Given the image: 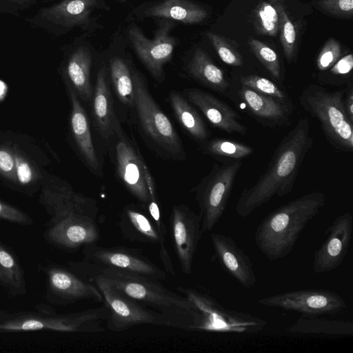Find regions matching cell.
<instances>
[{
    "label": "cell",
    "instance_id": "obj_33",
    "mask_svg": "<svg viewBox=\"0 0 353 353\" xmlns=\"http://www.w3.org/2000/svg\"><path fill=\"white\" fill-rule=\"evenodd\" d=\"M279 14V29H280L281 42L285 57L288 62L294 60L296 52V30L294 23L290 19L281 2L273 1Z\"/></svg>",
    "mask_w": 353,
    "mask_h": 353
},
{
    "label": "cell",
    "instance_id": "obj_11",
    "mask_svg": "<svg viewBox=\"0 0 353 353\" xmlns=\"http://www.w3.org/2000/svg\"><path fill=\"white\" fill-rule=\"evenodd\" d=\"M114 129V161L117 174L125 188L146 209L150 201L147 178L150 171L139 150L122 130Z\"/></svg>",
    "mask_w": 353,
    "mask_h": 353
},
{
    "label": "cell",
    "instance_id": "obj_18",
    "mask_svg": "<svg viewBox=\"0 0 353 353\" xmlns=\"http://www.w3.org/2000/svg\"><path fill=\"white\" fill-rule=\"evenodd\" d=\"M183 96L214 128L230 134H246L247 128L241 122V116L219 98L199 88L185 89Z\"/></svg>",
    "mask_w": 353,
    "mask_h": 353
},
{
    "label": "cell",
    "instance_id": "obj_46",
    "mask_svg": "<svg viewBox=\"0 0 353 353\" xmlns=\"http://www.w3.org/2000/svg\"><path fill=\"white\" fill-rule=\"evenodd\" d=\"M9 1L22 3V2H25V1H29V0H9Z\"/></svg>",
    "mask_w": 353,
    "mask_h": 353
},
{
    "label": "cell",
    "instance_id": "obj_35",
    "mask_svg": "<svg viewBox=\"0 0 353 353\" xmlns=\"http://www.w3.org/2000/svg\"><path fill=\"white\" fill-rule=\"evenodd\" d=\"M249 46L258 60L277 81L281 79V68L279 57L276 52L265 43L250 38Z\"/></svg>",
    "mask_w": 353,
    "mask_h": 353
},
{
    "label": "cell",
    "instance_id": "obj_28",
    "mask_svg": "<svg viewBox=\"0 0 353 353\" xmlns=\"http://www.w3.org/2000/svg\"><path fill=\"white\" fill-rule=\"evenodd\" d=\"M168 99L178 123L187 134L199 144L207 141L210 132L194 106L176 90L170 92Z\"/></svg>",
    "mask_w": 353,
    "mask_h": 353
},
{
    "label": "cell",
    "instance_id": "obj_44",
    "mask_svg": "<svg viewBox=\"0 0 353 353\" xmlns=\"http://www.w3.org/2000/svg\"><path fill=\"white\" fill-rule=\"evenodd\" d=\"M343 103L350 120L353 122V88L352 85L345 88Z\"/></svg>",
    "mask_w": 353,
    "mask_h": 353
},
{
    "label": "cell",
    "instance_id": "obj_7",
    "mask_svg": "<svg viewBox=\"0 0 353 353\" xmlns=\"http://www.w3.org/2000/svg\"><path fill=\"white\" fill-rule=\"evenodd\" d=\"M345 89L330 91L316 84L307 85L299 95L303 110L319 121L329 143L341 152L353 150V122L345 111Z\"/></svg>",
    "mask_w": 353,
    "mask_h": 353
},
{
    "label": "cell",
    "instance_id": "obj_29",
    "mask_svg": "<svg viewBox=\"0 0 353 353\" xmlns=\"http://www.w3.org/2000/svg\"><path fill=\"white\" fill-rule=\"evenodd\" d=\"M0 287L10 296L27 293L25 271L18 256L0 240Z\"/></svg>",
    "mask_w": 353,
    "mask_h": 353
},
{
    "label": "cell",
    "instance_id": "obj_45",
    "mask_svg": "<svg viewBox=\"0 0 353 353\" xmlns=\"http://www.w3.org/2000/svg\"><path fill=\"white\" fill-rule=\"evenodd\" d=\"M8 89V88L7 84L3 81L0 79V102L5 99L7 95Z\"/></svg>",
    "mask_w": 353,
    "mask_h": 353
},
{
    "label": "cell",
    "instance_id": "obj_42",
    "mask_svg": "<svg viewBox=\"0 0 353 353\" xmlns=\"http://www.w3.org/2000/svg\"><path fill=\"white\" fill-rule=\"evenodd\" d=\"M0 175L16 183L15 159L13 148L0 145Z\"/></svg>",
    "mask_w": 353,
    "mask_h": 353
},
{
    "label": "cell",
    "instance_id": "obj_22",
    "mask_svg": "<svg viewBox=\"0 0 353 353\" xmlns=\"http://www.w3.org/2000/svg\"><path fill=\"white\" fill-rule=\"evenodd\" d=\"M110 85L108 71L103 65L98 70L91 103L94 125L100 135L108 140L112 138L114 129L119 125Z\"/></svg>",
    "mask_w": 353,
    "mask_h": 353
},
{
    "label": "cell",
    "instance_id": "obj_40",
    "mask_svg": "<svg viewBox=\"0 0 353 353\" xmlns=\"http://www.w3.org/2000/svg\"><path fill=\"white\" fill-rule=\"evenodd\" d=\"M0 220L21 226H29L33 223V220L26 212L1 200Z\"/></svg>",
    "mask_w": 353,
    "mask_h": 353
},
{
    "label": "cell",
    "instance_id": "obj_4",
    "mask_svg": "<svg viewBox=\"0 0 353 353\" xmlns=\"http://www.w3.org/2000/svg\"><path fill=\"white\" fill-rule=\"evenodd\" d=\"M325 203V194L314 191L269 213L258 225L254 233L259 250L272 261L288 255L305 225Z\"/></svg>",
    "mask_w": 353,
    "mask_h": 353
},
{
    "label": "cell",
    "instance_id": "obj_14",
    "mask_svg": "<svg viewBox=\"0 0 353 353\" xmlns=\"http://www.w3.org/2000/svg\"><path fill=\"white\" fill-rule=\"evenodd\" d=\"M174 26V21L164 19L160 22L152 40L146 37L136 25L128 28V38L137 57L159 83L164 80V65L172 58L176 44L175 38L170 34Z\"/></svg>",
    "mask_w": 353,
    "mask_h": 353
},
{
    "label": "cell",
    "instance_id": "obj_23",
    "mask_svg": "<svg viewBox=\"0 0 353 353\" xmlns=\"http://www.w3.org/2000/svg\"><path fill=\"white\" fill-rule=\"evenodd\" d=\"M145 208L130 204L121 214L119 227L125 239L144 244H159L164 246L165 236H162Z\"/></svg>",
    "mask_w": 353,
    "mask_h": 353
},
{
    "label": "cell",
    "instance_id": "obj_8",
    "mask_svg": "<svg viewBox=\"0 0 353 353\" xmlns=\"http://www.w3.org/2000/svg\"><path fill=\"white\" fill-rule=\"evenodd\" d=\"M134 104L139 125L146 139L163 157L185 159L180 137L170 119L151 95L145 81L133 70Z\"/></svg>",
    "mask_w": 353,
    "mask_h": 353
},
{
    "label": "cell",
    "instance_id": "obj_6",
    "mask_svg": "<svg viewBox=\"0 0 353 353\" xmlns=\"http://www.w3.org/2000/svg\"><path fill=\"white\" fill-rule=\"evenodd\" d=\"M68 268L83 279L99 276L112 287L140 303L157 310L170 305H184L187 299L166 289L161 281L131 271L108 267L83 259L69 261Z\"/></svg>",
    "mask_w": 353,
    "mask_h": 353
},
{
    "label": "cell",
    "instance_id": "obj_27",
    "mask_svg": "<svg viewBox=\"0 0 353 353\" xmlns=\"http://www.w3.org/2000/svg\"><path fill=\"white\" fill-rule=\"evenodd\" d=\"M143 14L148 17L194 24L204 21L208 12L203 8L188 0H164L148 7L143 10Z\"/></svg>",
    "mask_w": 353,
    "mask_h": 353
},
{
    "label": "cell",
    "instance_id": "obj_38",
    "mask_svg": "<svg viewBox=\"0 0 353 353\" xmlns=\"http://www.w3.org/2000/svg\"><path fill=\"white\" fill-rule=\"evenodd\" d=\"M15 159L16 183L20 185L28 186L36 179L37 173L29 159L18 148L14 147Z\"/></svg>",
    "mask_w": 353,
    "mask_h": 353
},
{
    "label": "cell",
    "instance_id": "obj_20",
    "mask_svg": "<svg viewBox=\"0 0 353 353\" xmlns=\"http://www.w3.org/2000/svg\"><path fill=\"white\" fill-rule=\"evenodd\" d=\"M237 94L250 114L260 123L273 128L290 123L293 114L292 102L283 101L241 85Z\"/></svg>",
    "mask_w": 353,
    "mask_h": 353
},
{
    "label": "cell",
    "instance_id": "obj_3",
    "mask_svg": "<svg viewBox=\"0 0 353 353\" xmlns=\"http://www.w3.org/2000/svg\"><path fill=\"white\" fill-rule=\"evenodd\" d=\"M41 203L50 216L43 232L48 244L74 252L100 239L98 208L92 198L72 192L44 197Z\"/></svg>",
    "mask_w": 353,
    "mask_h": 353
},
{
    "label": "cell",
    "instance_id": "obj_37",
    "mask_svg": "<svg viewBox=\"0 0 353 353\" xmlns=\"http://www.w3.org/2000/svg\"><path fill=\"white\" fill-rule=\"evenodd\" d=\"M206 35L219 57L225 63L232 66L243 65L241 54L225 38L210 32H207Z\"/></svg>",
    "mask_w": 353,
    "mask_h": 353
},
{
    "label": "cell",
    "instance_id": "obj_9",
    "mask_svg": "<svg viewBox=\"0 0 353 353\" xmlns=\"http://www.w3.org/2000/svg\"><path fill=\"white\" fill-rule=\"evenodd\" d=\"M241 165V160L214 163L210 172L192 190L203 233L212 231L222 217Z\"/></svg>",
    "mask_w": 353,
    "mask_h": 353
},
{
    "label": "cell",
    "instance_id": "obj_17",
    "mask_svg": "<svg viewBox=\"0 0 353 353\" xmlns=\"http://www.w3.org/2000/svg\"><path fill=\"white\" fill-rule=\"evenodd\" d=\"M353 216L348 212L337 216L327 229V237L314 252L312 269L315 273H325L337 268L345 258L352 239Z\"/></svg>",
    "mask_w": 353,
    "mask_h": 353
},
{
    "label": "cell",
    "instance_id": "obj_19",
    "mask_svg": "<svg viewBox=\"0 0 353 353\" xmlns=\"http://www.w3.org/2000/svg\"><path fill=\"white\" fill-rule=\"evenodd\" d=\"M210 239L214 255L223 269L243 287L254 288L257 279L250 257L234 240L221 233H212Z\"/></svg>",
    "mask_w": 353,
    "mask_h": 353
},
{
    "label": "cell",
    "instance_id": "obj_43",
    "mask_svg": "<svg viewBox=\"0 0 353 353\" xmlns=\"http://www.w3.org/2000/svg\"><path fill=\"white\" fill-rule=\"evenodd\" d=\"M353 68V57L348 54L339 59L330 69L331 74L344 76L350 74Z\"/></svg>",
    "mask_w": 353,
    "mask_h": 353
},
{
    "label": "cell",
    "instance_id": "obj_32",
    "mask_svg": "<svg viewBox=\"0 0 353 353\" xmlns=\"http://www.w3.org/2000/svg\"><path fill=\"white\" fill-rule=\"evenodd\" d=\"M200 145L205 154L234 161L246 158L254 152V149L248 145L223 138L208 139Z\"/></svg>",
    "mask_w": 353,
    "mask_h": 353
},
{
    "label": "cell",
    "instance_id": "obj_36",
    "mask_svg": "<svg viewBox=\"0 0 353 353\" xmlns=\"http://www.w3.org/2000/svg\"><path fill=\"white\" fill-rule=\"evenodd\" d=\"M241 85L248 87L259 93L272 97L283 101L291 102L286 92L273 81L255 74L241 76Z\"/></svg>",
    "mask_w": 353,
    "mask_h": 353
},
{
    "label": "cell",
    "instance_id": "obj_15",
    "mask_svg": "<svg viewBox=\"0 0 353 353\" xmlns=\"http://www.w3.org/2000/svg\"><path fill=\"white\" fill-rule=\"evenodd\" d=\"M170 230L182 272L191 274L194 256L203 233L199 214L186 205H174L170 217Z\"/></svg>",
    "mask_w": 353,
    "mask_h": 353
},
{
    "label": "cell",
    "instance_id": "obj_10",
    "mask_svg": "<svg viewBox=\"0 0 353 353\" xmlns=\"http://www.w3.org/2000/svg\"><path fill=\"white\" fill-rule=\"evenodd\" d=\"M85 280L94 284L103 296V301L109 310L105 323L110 330L123 332L140 324L165 326L159 311L148 309L145 305L112 287L103 278L90 276Z\"/></svg>",
    "mask_w": 353,
    "mask_h": 353
},
{
    "label": "cell",
    "instance_id": "obj_5",
    "mask_svg": "<svg viewBox=\"0 0 353 353\" xmlns=\"http://www.w3.org/2000/svg\"><path fill=\"white\" fill-rule=\"evenodd\" d=\"M37 311L0 310V332L50 330L65 332H104L109 310L103 306L80 312L57 314L51 305L40 304Z\"/></svg>",
    "mask_w": 353,
    "mask_h": 353
},
{
    "label": "cell",
    "instance_id": "obj_30",
    "mask_svg": "<svg viewBox=\"0 0 353 353\" xmlns=\"http://www.w3.org/2000/svg\"><path fill=\"white\" fill-rule=\"evenodd\" d=\"M287 332L304 334L349 336L353 334V323L349 321L301 316L287 329Z\"/></svg>",
    "mask_w": 353,
    "mask_h": 353
},
{
    "label": "cell",
    "instance_id": "obj_21",
    "mask_svg": "<svg viewBox=\"0 0 353 353\" xmlns=\"http://www.w3.org/2000/svg\"><path fill=\"white\" fill-rule=\"evenodd\" d=\"M68 88L71 102L70 130L77 148L88 169L95 175L101 176L102 172L87 113L77 94L68 83Z\"/></svg>",
    "mask_w": 353,
    "mask_h": 353
},
{
    "label": "cell",
    "instance_id": "obj_41",
    "mask_svg": "<svg viewBox=\"0 0 353 353\" xmlns=\"http://www.w3.org/2000/svg\"><path fill=\"white\" fill-rule=\"evenodd\" d=\"M317 3L323 10L335 16L352 18L353 0H318Z\"/></svg>",
    "mask_w": 353,
    "mask_h": 353
},
{
    "label": "cell",
    "instance_id": "obj_31",
    "mask_svg": "<svg viewBox=\"0 0 353 353\" xmlns=\"http://www.w3.org/2000/svg\"><path fill=\"white\" fill-rule=\"evenodd\" d=\"M133 70L123 59L114 57L109 61V77L114 92L123 105L133 108Z\"/></svg>",
    "mask_w": 353,
    "mask_h": 353
},
{
    "label": "cell",
    "instance_id": "obj_34",
    "mask_svg": "<svg viewBox=\"0 0 353 353\" xmlns=\"http://www.w3.org/2000/svg\"><path fill=\"white\" fill-rule=\"evenodd\" d=\"M254 24L263 34L275 36L279 30V14L273 4L261 1L254 10Z\"/></svg>",
    "mask_w": 353,
    "mask_h": 353
},
{
    "label": "cell",
    "instance_id": "obj_1",
    "mask_svg": "<svg viewBox=\"0 0 353 353\" xmlns=\"http://www.w3.org/2000/svg\"><path fill=\"white\" fill-rule=\"evenodd\" d=\"M313 143L309 119H299L277 145L263 174L241 192L235 207L237 215L245 218L274 196L290 193Z\"/></svg>",
    "mask_w": 353,
    "mask_h": 353
},
{
    "label": "cell",
    "instance_id": "obj_26",
    "mask_svg": "<svg viewBox=\"0 0 353 353\" xmlns=\"http://www.w3.org/2000/svg\"><path fill=\"white\" fill-rule=\"evenodd\" d=\"M92 55L85 47L77 48L70 57L66 75L68 84L79 99L85 103L92 101L94 87L91 82Z\"/></svg>",
    "mask_w": 353,
    "mask_h": 353
},
{
    "label": "cell",
    "instance_id": "obj_24",
    "mask_svg": "<svg viewBox=\"0 0 353 353\" xmlns=\"http://www.w3.org/2000/svg\"><path fill=\"white\" fill-rule=\"evenodd\" d=\"M186 70L199 84L221 95L228 96L231 85L229 79L202 49L195 50L187 64Z\"/></svg>",
    "mask_w": 353,
    "mask_h": 353
},
{
    "label": "cell",
    "instance_id": "obj_39",
    "mask_svg": "<svg viewBox=\"0 0 353 353\" xmlns=\"http://www.w3.org/2000/svg\"><path fill=\"white\" fill-rule=\"evenodd\" d=\"M341 55L339 43L333 38L329 39L322 48L316 59V65L320 71L330 69Z\"/></svg>",
    "mask_w": 353,
    "mask_h": 353
},
{
    "label": "cell",
    "instance_id": "obj_13",
    "mask_svg": "<svg viewBox=\"0 0 353 353\" xmlns=\"http://www.w3.org/2000/svg\"><path fill=\"white\" fill-rule=\"evenodd\" d=\"M46 276V301L52 305H65L81 300L103 301L99 289L70 268L49 262L40 265Z\"/></svg>",
    "mask_w": 353,
    "mask_h": 353
},
{
    "label": "cell",
    "instance_id": "obj_12",
    "mask_svg": "<svg viewBox=\"0 0 353 353\" xmlns=\"http://www.w3.org/2000/svg\"><path fill=\"white\" fill-rule=\"evenodd\" d=\"M260 305L299 312L304 316L335 315L346 309V302L338 294L323 289L285 292L258 300Z\"/></svg>",
    "mask_w": 353,
    "mask_h": 353
},
{
    "label": "cell",
    "instance_id": "obj_25",
    "mask_svg": "<svg viewBox=\"0 0 353 353\" xmlns=\"http://www.w3.org/2000/svg\"><path fill=\"white\" fill-rule=\"evenodd\" d=\"M97 6V0H63L44 8L41 15L52 23L72 28L88 22Z\"/></svg>",
    "mask_w": 353,
    "mask_h": 353
},
{
    "label": "cell",
    "instance_id": "obj_16",
    "mask_svg": "<svg viewBox=\"0 0 353 353\" xmlns=\"http://www.w3.org/2000/svg\"><path fill=\"white\" fill-rule=\"evenodd\" d=\"M83 259L99 265L125 270L159 281L167 277L161 269L139 250L127 247H103L97 243L83 247Z\"/></svg>",
    "mask_w": 353,
    "mask_h": 353
},
{
    "label": "cell",
    "instance_id": "obj_2",
    "mask_svg": "<svg viewBox=\"0 0 353 353\" xmlns=\"http://www.w3.org/2000/svg\"><path fill=\"white\" fill-rule=\"evenodd\" d=\"M187 299L184 305H170L158 310L165 326L187 330L225 333H256L267 322L250 314L230 310L210 295L196 289L178 287Z\"/></svg>",
    "mask_w": 353,
    "mask_h": 353
}]
</instances>
